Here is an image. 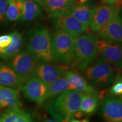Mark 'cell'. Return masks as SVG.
<instances>
[{
    "label": "cell",
    "instance_id": "3",
    "mask_svg": "<svg viewBox=\"0 0 122 122\" xmlns=\"http://www.w3.org/2000/svg\"><path fill=\"white\" fill-rule=\"evenodd\" d=\"M96 38L92 34L76 36L70 67L84 71L97 57L99 52L96 46Z\"/></svg>",
    "mask_w": 122,
    "mask_h": 122
},
{
    "label": "cell",
    "instance_id": "14",
    "mask_svg": "<svg viewBox=\"0 0 122 122\" xmlns=\"http://www.w3.org/2000/svg\"><path fill=\"white\" fill-rule=\"evenodd\" d=\"M99 37L110 43L121 45L122 42V20L117 16L105 24L98 32Z\"/></svg>",
    "mask_w": 122,
    "mask_h": 122
},
{
    "label": "cell",
    "instance_id": "10",
    "mask_svg": "<svg viewBox=\"0 0 122 122\" xmlns=\"http://www.w3.org/2000/svg\"><path fill=\"white\" fill-rule=\"evenodd\" d=\"M100 114L105 122H122V100L120 97L108 96L102 99Z\"/></svg>",
    "mask_w": 122,
    "mask_h": 122
},
{
    "label": "cell",
    "instance_id": "2",
    "mask_svg": "<svg viewBox=\"0 0 122 122\" xmlns=\"http://www.w3.org/2000/svg\"><path fill=\"white\" fill-rule=\"evenodd\" d=\"M27 51L39 61L53 62L51 53V32L46 25L37 24L27 35Z\"/></svg>",
    "mask_w": 122,
    "mask_h": 122
},
{
    "label": "cell",
    "instance_id": "31",
    "mask_svg": "<svg viewBox=\"0 0 122 122\" xmlns=\"http://www.w3.org/2000/svg\"><path fill=\"white\" fill-rule=\"evenodd\" d=\"M30 1H36V2H37L39 3V4H41V0H30Z\"/></svg>",
    "mask_w": 122,
    "mask_h": 122
},
{
    "label": "cell",
    "instance_id": "18",
    "mask_svg": "<svg viewBox=\"0 0 122 122\" xmlns=\"http://www.w3.org/2000/svg\"><path fill=\"white\" fill-rule=\"evenodd\" d=\"M0 85L19 90L23 84L10 66L0 62Z\"/></svg>",
    "mask_w": 122,
    "mask_h": 122
},
{
    "label": "cell",
    "instance_id": "12",
    "mask_svg": "<svg viewBox=\"0 0 122 122\" xmlns=\"http://www.w3.org/2000/svg\"><path fill=\"white\" fill-rule=\"evenodd\" d=\"M69 67L62 65H56L48 62L38 63L33 75L48 85L63 75Z\"/></svg>",
    "mask_w": 122,
    "mask_h": 122
},
{
    "label": "cell",
    "instance_id": "32",
    "mask_svg": "<svg viewBox=\"0 0 122 122\" xmlns=\"http://www.w3.org/2000/svg\"><path fill=\"white\" fill-rule=\"evenodd\" d=\"M85 1H87V0H85Z\"/></svg>",
    "mask_w": 122,
    "mask_h": 122
},
{
    "label": "cell",
    "instance_id": "13",
    "mask_svg": "<svg viewBox=\"0 0 122 122\" xmlns=\"http://www.w3.org/2000/svg\"><path fill=\"white\" fill-rule=\"evenodd\" d=\"M54 19V25L58 30L67 33L71 36H77L83 34L88 30L69 13L63 14L56 17Z\"/></svg>",
    "mask_w": 122,
    "mask_h": 122
},
{
    "label": "cell",
    "instance_id": "21",
    "mask_svg": "<svg viewBox=\"0 0 122 122\" xmlns=\"http://www.w3.org/2000/svg\"><path fill=\"white\" fill-rule=\"evenodd\" d=\"M41 6L34 1L23 0V13L21 20L23 21L33 20L41 14Z\"/></svg>",
    "mask_w": 122,
    "mask_h": 122
},
{
    "label": "cell",
    "instance_id": "16",
    "mask_svg": "<svg viewBox=\"0 0 122 122\" xmlns=\"http://www.w3.org/2000/svg\"><path fill=\"white\" fill-rule=\"evenodd\" d=\"M21 105L19 90L0 85V109L20 107Z\"/></svg>",
    "mask_w": 122,
    "mask_h": 122
},
{
    "label": "cell",
    "instance_id": "8",
    "mask_svg": "<svg viewBox=\"0 0 122 122\" xmlns=\"http://www.w3.org/2000/svg\"><path fill=\"white\" fill-rule=\"evenodd\" d=\"M102 5L94 9L89 27L92 31L98 32L105 24L119 15L120 5Z\"/></svg>",
    "mask_w": 122,
    "mask_h": 122
},
{
    "label": "cell",
    "instance_id": "7",
    "mask_svg": "<svg viewBox=\"0 0 122 122\" xmlns=\"http://www.w3.org/2000/svg\"><path fill=\"white\" fill-rule=\"evenodd\" d=\"M96 46L101 58L110 64L119 72L122 66V50L121 45L110 43L102 39L97 40Z\"/></svg>",
    "mask_w": 122,
    "mask_h": 122
},
{
    "label": "cell",
    "instance_id": "1",
    "mask_svg": "<svg viewBox=\"0 0 122 122\" xmlns=\"http://www.w3.org/2000/svg\"><path fill=\"white\" fill-rule=\"evenodd\" d=\"M82 94L71 90L63 92L49 105V112L59 122H67L79 112Z\"/></svg>",
    "mask_w": 122,
    "mask_h": 122
},
{
    "label": "cell",
    "instance_id": "23",
    "mask_svg": "<svg viewBox=\"0 0 122 122\" xmlns=\"http://www.w3.org/2000/svg\"><path fill=\"white\" fill-rule=\"evenodd\" d=\"M23 0H7L6 17L10 21H17L21 19L23 13Z\"/></svg>",
    "mask_w": 122,
    "mask_h": 122
},
{
    "label": "cell",
    "instance_id": "28",
    "mask_svg": "<svg viewBox=\"0 0 122 122\" xmlns=\"http://www.w3.org/2000/svg\"><path fill=\"white\" fill-rule=\"evenodd\" d=\"M121 1L122 0H101V2L106 5H114Z\"/></svg>",
    "mask_w": 122,
    "mask_h": 122
},
{
    "label": "cell",
    "instance_id": "30",
    "mask_svg": "<svg viewBox=\"0 0 122 122\" xmlns=\"http://www.w3.org/2000/svg\"><path fill=\"white\" fill-rule=\"evenodd\" d=\"M43 122H59V121H58L55 119H48L45 120V121H44Z\"/></svg>",
    "mask_w": 122,
    "mask_h": 122
},
{
    "label": "cell",
    "instance_id": "24",
    "mask_svg": "<svg viewBox=\"0 0 122 122\" xmlns=\"http://www.w3.org/2000/svg\"><path fill=\"white\" fill-rule=\"evenodd\" d=\"M12 37V42L7 49L5 59H11L14 56L20 51L23 43V37L22 35L16 30L11 33Z\"/></svg>",
    "mask_w": 122,
    "mask_h": 122
},
{
    "label": "cell",
    "instance_id": "11",
    "mask_svg": "<svg viewBox=\"0 0 122 122\" xmlns=\"http://www.w3.org/2000/svg\"><path fill=\"white\" fill-rule=\"evenodd\" d=\"M64 75L68 82V90L79 92L82 94H97L102 100L106 94V92L98 91L97 89L92 86L83 76L74 70H67Z\"/></svg>",
    "mask_w": 122,
    "mask_h": 122
},
{
    "label": "cell",
    "instance_id": "25",
    "mask_svg": "<svg viewBox=\"0 0 122 122\" xmlns=\"http://www.w3.org/2000/svg\"><path fill=\"white\" fill-rule=\"evenodd\" d=\"M12 42V37L10 35L0 36V58L5 59L7 49Z\"/></svg>",
    "mask_w": 122,
    "mask_h": 122
},
{
    "label": "cell",
    "instance_id": "29",
    "mask_svg": "<svg viewBox=\"0 0 122 122\" xmlns=\"http://www.w3.org/2000/svg\"><path fill=\"white\" fill-rule=\"evenodd\" d=\"M67 122H90L89 120L87 118L79 120V119H73L72 118L71 119H70L69 121Z\"/></svg>",
    "mask_w": 122,
    "mask_h": 122
},
{
    "label": "cell",
    "instance_id": "9",
    "mask_svg": "<svg viewBox=\"0 0 122 122\" xmlns=\"http://www.w3.org/2000/svg\"><path fill=\"white\" fill-rule=\"evenodd\" d=\"M24 97L30 101L41 105L46 100L48 85L32 76L24 83L22 88Z\"/></svg>",
    "mask_w": 122,
    "mask_h": 122
},
{
    "label": "cell",
    "instance_id": "4",
    "mask_svg": "<svg viewBox=\"0 0 122 122\" xmlns=\"http://www.w3.org/2000/svg\"><path fill=\"white\" fill-rule=\"evenodd\" d=\"M84 71L86 80L96 89H102L112 84L119 74H117L114 67L101 57L90 64Z\"/></svg>",
    "mask_w": 122,
    "mask_h": 122
},
{
    "label": "cell",
    "instance_id": "17",
    "mask_svg": "<svg viewBox=\"0 0 122 122\" xmlns=\"http://www.w3.org/2000/svg\"><path fill=\"white\" fill-rule=\"evenodd\" d=\"M101 98L97 94L86 93L82 94L79 112L75 117L81 118L84 115H92L97 111Z\"/></svg>",
    "mask_w": 122,
    "mask_h": 122
},
{
    "label": "cell",
    "instance_id": "26",
    "mask_svg": "<svg viewBox=\"0 0 122 122\" xmlns=\"http://www.w3.org/2000/svg\"><path fill=\"white\" fill-rule=\"evenodd\" d=\"M109 96L115 97H122V81L119 74L117 76L114 81L112 83L109 89Z\"/></svg>",
    "mask_w": 122,
    "mask_h": 122
},
{
    "label": "cell",
    "instance_id": "6",
    "mask_svg": "<svg viewBox=\"0 0 122 122\" xmlns=\"http://www.w3.org/2000/svg\"><path fill=\"white\" fill-rule=\"evenodd\" d=\"M39 60L29 51H20L11 58L10 66L16 73L23 85L32 76Z\"/></svg>",
    "mask_w": 122,
    "mask_h": 122
},
{
    "label": "cell",
    "instance_id": "20",
    "mask_svg": "<svg viewBox=\"0 0 122 122\" xmlns=\"http://www.w3.org/2000/svg\"><path fill=\"white\" fill-rule=\"evenodd\" d=\"M94 9H92L86 4H77L72 7L70 13L79 22L88 28L93 14Z\"/></svg>",
    "mask_w": 122,
    "mask_h": 122
},
{
    "label": "cell",
    "instance_id": "27",
    "mask_svg": "<svg viewBox=\"0 0 122 122\" xmlns=\"http://www.w3.org/2000/svg\"><path fill=\"white\" fill-rule=\"evenodd\" d=\"M7 0H0V22L4 20L6 16Z\"/></svg>",
    "mask_w": 122,
    "mask_h": 122
},
{
    "label": "cell",
    "instance_id": "15",
    "mask_svg": "<svg viewBox=\"0 0 122 122\" xmlns=\"http://www.w3.org/2000/svg\"><path fill=\"white\" fill-rule=\"evenodd\" d=\"M40 5L49 16L55 18L69 13L76 2L75 0H41Z\"/></svg>",
    "mask_w": 122,
    "mask_h": 122
},
{
    "label": "cell",
    "instance_id": "19",
    "mask_svg": "<svg viewBox=\"0 0 122 122\" xmlns=\"http://www.w3.org/2000/svg\"><path fill=\"white\" fill-rule=\"evenodd\" d=\"M0 122H34L30 113L20 107L7 109L0 114Z\"/></svg>",
    "mask_w": 122,
    "mask_h": 122
},
{
    "label": "cell",
    "instance_id": "5",
    "mask_svg": "<svg viewBox=\"0 0 122 122\" xmlns=\"http://www.w3.org/2000/svg\"><path fill=\"white\" fill-rule=\"evenodd\" d=\"M76 37L58 29L51 33L53 62L70 67Z\"/></svg>",
    "mask_w": 122,
    "mask_h": 122
},
{
    "label": "cell",
    "instance_id": "22",
    "mask_svg": "<svg viewBox=\"0 0 122 122\" xmlns=\"http://www.w3.org/2000/svg\"><path fill=\"white\" fill-rule=\"evenodd\" d=\"M68 88H69L68 82L63 75L48 85L46 101L51 98H55L63 92L67 91Z\"/></svg>",
    "mask_w": 122,
    "mask_h": 122
}]
</instances>
